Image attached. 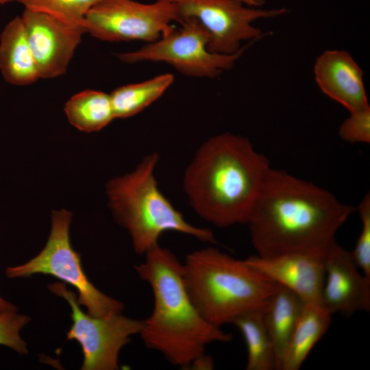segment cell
I'll return each instance as SVG.
<instances>
[{
    "label": "cell",
    "instance_id": "cell-1",
    "mask_svg": "<svg viewBox=\"0 0 370 370\" xmlns=\"http://www.w3.org/2000/svg\"><path fill=\"white\" fill-rule=\"evenodd\" d=\"M356 208L285 171L269 169L247 224L262 257L322 250Z\"/></svg>",
    "mask_w": 370,
    "mask_h": 370
},
{
    "label": "cell",
    "instance_id": "cell-2",
    "mask_svg": "<svg viewBox=\"0 0 370 370\" xmlns=\"http://www.w3.org/2000/svg\"><path fill=\"white\" fill-rule=\"evenodd\" d=\"M270 168L248 139L223 133L198 149L185 171L184 190L196 213L212 225L247 224Z\"/></svg>",
    "mask_w": 370,
    "mask_h": 370
},
{
    "label": "cell",
    "instance_id": "cell-3",
    "mask_svg": "<svg viewBox=\"0 0 370 370\" xmlns=\"http://www.w3.org/2000/svg\"><path fill=\"white\" fill-rule=\"evenodd\" d=\"M145 256L134 269L153 296L152 312L138 334L147 348L188 369L208 344L232 340L231 334L208 321L196 308L185 284L183 264L169 249L158 244Z\"/></svg>",
    "mask_w": 370,
    "mask_h": 370
},
{
    "label": "cell",
    "instance_id": "cell-4",
    "mask_svg": "<svg viewBox=\"0 0 370 370\" xmlns=\"http://www.w3.org/2000/svg\"><path fill=\"white\" fill-rule=\"evenodd\" d=\"M183 272L196 308L208 321L219 327L246 310L262 307L277 284L245 260L212 247L188 254Z\"/></svg>",
    "mask_w": 370,
    "mask_h": 370
},
{
    "label": "cell",
    "instance_id": "cell-5",
    "mask_svg": "<svg viewBox=\"0 0 370 370\" xmlns=\"http://www.w3.org/2000/svg\"><path fill=\"white\" fill-rule=\"evenodd\" d=\"M158 160L157 153L147 155L133 171L106 184L112 215L127 230L135 252L145 255L158 245L161 235L169 231L217 243L210 230L187 222L162 193L154 175Z\"/></svg>",
    "mask_w": 370,
    "mask_h": 370
},
{
    "label": "cell",
    "instance_id": "cell-6",
    "mask_svg": "<svg viewBox=\"0 0 370 370\" xmlns=\"http://www.w3.org/2000/svg\"><path fill=\"white\" fill-rule=\"evenodd\" d=\"M71 212L62 209L51 213V227L43 249L29 261L8 267L5 275L10 279L35 274L50 275L75 287L77 301L86 312L97 317L121 313L124 304L96 288L83 271L80 254L71 246L69 229Z\"/></svg>",
    "mask_w": 370,
    "mask_h": 370
},
{
    "label": "cell",
    "instance_id": "cell-7",
    "mask_svg": "<svg viewBox=\"0 0 370 370\" xmlns=\"http://www.w3.org/2000/svg\"><path fill=\"white\" fill-rule=\"evenodd\" d=\"M49 290L64 298L71 309L72 325L66 333L67 340L77 341L83 354L82 370H116L121 349L132 336L139 334L143 320L117 313L97 317L84 312L76 293L68 290L64 282L48 285Z\"/></svg>",
    "mask_w": 370,
    "mask_h": 370
},
{
    "label": "cell",
    "instance_id": "cell-8",
    "mask_svg": "<svg viewBox=\"0 0 370 370\" xmlns=\"http://www.w3.org/2000/svg\"><path fill=\"white\" fill-rule=\"evenodd\" d=\"M180 23L179 30L173 29L140 49L119 53V59L125 63L164 62L187 75L214 77L232 69L247 47L233 54L212 53L208 49L210 34L198 20L186 18Z\"/></svg>",
    "mask_w": 370,
    "mask_h": 370
},
{
    "label": "cell",
    "instance_id": "cell-9",
    "mask_svg": "<svg viewBox=\"0 0 370 370\" xmlns=\"http://www.w3.org/2000/svg\"><path fill=\"white\" fill-rule=\"evenodd\" d=\"M180 22L177 6L167 0L143 3L134 0H101L86 16V33L108 42H154Z\"/></svg>",
    "mask_w": 370,
    "mask_h": 370
},
{
    "label": "cell",
    "instance_id": "cell-10",
    "mask_svg": "<svg viewBox=\"0 0 370 370\" xmlns=\"http://www.w3.org/2000/svg\"><path fill=\"white\" fill-rule=\"evenodd\" d=\"M167 1L177 6L180 22L186 18L198 20L210 34L208 50L221 54L235 53L241 49V41L261 36V30L251 25L253 21L286 12L285 8L267 10L243 5H258V0Z\"/></svg>",
    "mask_w": 370,
    "mask_h": 370
},
{
    "label": "cell",
    "instance_id": "cell-11",
    "mask_svg": "<svg viewBox=\"0 0 370 370\" xmlns=\"http://www.w3.org/2000/svg\"><path fill=\"white\" fill-rule=\"evenodd\" d=\"M40 78L64 75L85 26L66 24L48 14L25 9L21 16Z\"/></svg>",
    "mask_w": 370,
    "mask_h": 370
},
{
    "label": "cell",
    "instance_id": "cell-12",
    "mask_svg": "<svg viewBox=\"0 0 370 370\" xmlns=\"http://www.w3.org/2000/svg\"><path fill=\"white\" fill-rule=\"evenodd\" d=\"M325 280L321 307L330 314L351 316L370 309V278L354 262L351 253L336 241L323 256Z\"/></svg>",
    "mask_w": 370,
    "mask_h": 370
},
{
    "label": "cell",
    "instance_id": "cell-13",
    "mask_svg": "<svg viewBox=\"0 0 370 370\" xmlns=\"http://www.w3.org/2000/svg\"><path fill=\"white\" fill-rule=\"evenodd\" d=\"M326 249L269 257L256 254L245 260L276 284L294 292L305 304L321 306Z\"/></svg>",
    "mask_w": 370,
    "mask_h": 370
},
{
    "label": "cell",
    "instance_id": "cell-14",
    "mask_svg": "<svg viewBox=\"0 0 370 370\" xmlns=\"http://www.w3.org/2000/svg\"><path fill=\"white\" fill-rule=\"evenodd\" d=\"M314 73L321 91L349 112L369 107L362 71L347 51L323 52L316 60Z\"/></svg>",
    "mask_w": 370,
    "mask_h": 370
},
{
    "label": "cell",
    "instance_id": "cell-15",
    "mask_svg": "<svg viewBox=\"0 0 370 370\" xmlns=\"http://www.w3.org/2000/svg\"><path fill=\"white\" fill-rule=\"evenodd\" d=\"M0 71L14 86L29 85L40 78L21 16L10 21L0 35Z\"/></svg>",
    "mask_w": 370,
    "mask_h": 370
},
{
    "label": "cell",
    "instance_id": "cell-16",
    "mask_svg": "<svg viewBox=\"0 0 370 370\" xmlns=\"http://www.w3.org/2000/svg\"><path fill=\"white\" fill-rule=\"evenodd\" d=\"M304 306L298 295L278 284L263 306L265 325L274 348L276 369L279 370L282 356Z\"/></svg>",
    "mask_w": 370,
    "mask_h": 370
},
{
    "label": "cell",
    "instance_id": "cell-17",
    "mask_svg": "<svg viewBox=\"0 0 370 370\" xmlns=\"http://www.w3.org/2000/svg\"><path fill=\"white\" fill-rule=\"evenodd\" d=\"M332 314L320 306L305 304L288 341L279 370L299 369L327 332Z\"/></svg>",
    "mask_w": 370,
    "mask_h": 370
},
{
    "label": "cell",
    "instance_id": "cell-18",
    "mask_svg": "<svg viewBox=\"0 0 370 370\" xmlns=\"http://www.w3.org/2000/svg\"><path fill=\"white\" fill-rule=\"evenodd\" d=\"M262 307L246 310L230 323L242 334L247 349V370L276 369L273 343L265 325Z\"/></svg>",
    "mask_w": 370,
    "mask_h": 370
},
{
    "label": "cell",
    "instance_id": "cell-19",
    "mask_svg": "<svg viewBox=\"0 0 370 370\" xmlns=\"http://www.w3.org/2000/svg\"><path fill=\"white\" fill-rule=\"evenodd\" d=\"M64 112L70 123L85 132L99 131L115 119L110 95L95 90L73 95Z\"/></svg>",
    "mask_w": 370,
    "mask_h": 370
},
{
    "label": "cell",
    "instance_id": "cell-20",
    "mask_svg": "<svg viewBox=\"0 0 370 370\" xmlns=\"http://www.w3.org/2000/svg\"><path fill=\"white\" fill-rule=\"evenodd\" d=\"M171 73L119 86L110 94L115 119L137 114L158 99L173 82Z\"/></svg>",
    "mask_w": 370,
    "mask_h": 370
},
{
    "label": "cell",
    "instance_id": "cell-21",
    "mask_svg": "<svg viewBox=\"0 0 370 370\" xmlns=\"http://www.w3.org/2000/svg\"><path fill=\"white\" fill-rule=\"evenodd\" d=\"M101 0H16L25 9L48 14L66 24L85 26L90 10Z\"/></svg>",
    "mask_w": 370,
    "mask_h": 370
},
{
    "label": "cell",
    "instance_id": "cell-22",
    "mask_svg": "<svg viewBox=\"0 0 370 370\" xmlns=\"http://www.w3.org/2000/svg\"><path fill=\"white\" fill-rule=\"evenodd\" d=\"M30 317L19 314L16 309L0 312V345L5 346L19 354H28L27 345L21 331L28 324Z\"/></svg>",
    "mask_w": 370,
    "mask_h": 370
},
{
    "label": "cell",
    "instance_id": "cell-23",
    "mask_svg": "<svg viewBox=\"0 0 370 370\" xmlns=\"http://www.w3.org/2000/svg\"><path fill=\"white\" fill-rule=\"evenodd\" d=\"M361 221V230L356 244L352 251V257L362 271V273L370 278V195L367 194L356 207Z\"/></svg>",
    "mask_w": 370,
    "mask_h": 370
},
{
    "label": "cell",
    "instance_id": "cell-24",
    "mask_svg": "<svg viewBox=\"0 0 370 370\" xmlns=\"http://www.w3.org/2000/svg\"><path fill=\"white\" fill-rule=\"evenodd\" d=\"M339 136L345 141L354 143L370 142V107L350 112L339 127Z\"/></svg>",
    "mask_w": 370,
    "mask_h": 370
},
{
    "label": "cell",
    "instance_id": "cell-25",
    "mask_svg": "<svg viewBox=\"0 0 370 370\" xmlns=\"http://www.w3.org/2000/svg\"><path fill=\"white\" fill-rule=\"evenodd\" d=\"M214 367V361L212 356L205 353L195 358L188 369L196 370H210Z\"/></svg>",
    "mask_w": 370,
    "mask_h": 370
},
{
    "label": "cell",
    "instance_id": "cell-26",
    "mask_svg": "<svg viewBox=\"0 0 370 370\" xmlns=\"http://www.w3.org/2000/svg\"><path fill=\"white\" fill-rule=\"evenodd\" d=\"M16 308H17L13 304L4 299L0 295V312L4 310Z\"/></svg>",
    "mask_w": 370,
    "mask_h": 370
},
{
    "label": "cell",
    "instance_id": "cell-27",
    "mask_svg": "<svg viewBox=\"0 0 370 370\" xmlns=\"http://www.w3.org/2000/svg\"><path fill=\"white\" fill-rule=\"evenodd\" d=\"M16 0H0V5H3Z\"/></svg>",
    "mask_w": 370,
    "mask_h": 370
}]
</instances>
